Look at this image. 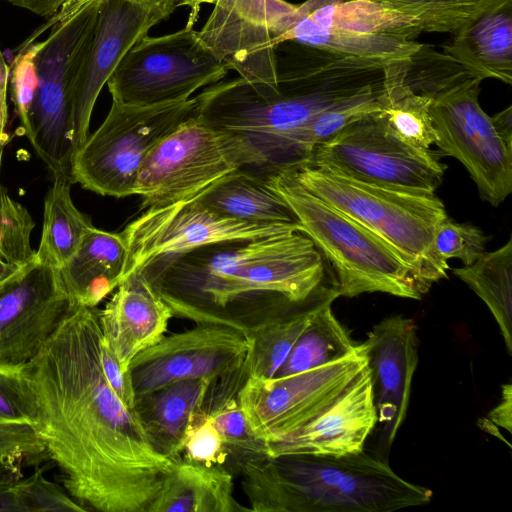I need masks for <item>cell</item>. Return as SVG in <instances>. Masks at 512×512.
I'll return each mask as SVG.
<instances>
[{"label": "cell", "instance_id": "cell-1", "mask_svg": "<svg viewBox=\"0 0 512 512\" xmlns=\"http://www.w3.org/2000/svg\"><path fill=\"white\" fill-rule=\"evenodd\" d=\"M99 309L74 305L22 366L33 429L64 489L88 510L147 512L177 459L162 453L136 409L107 381Z\"/></svg>", "mask_w": 512, "mask_h": 512}, {"label": "cell", "instance_id": "cell-2", "mask_svg": "<svg viewBox=\"0 0 512 512\" xmlns=\"http://www.w3.org/2000/svg\"><path fill=\"white\" fill-rule=\"evenodd\" d=\"M140 272L174 316L247 336L327 279L322 254L300 231L214 243Z\"/></svg>", "mask_w": 512, "mask_h": 512}, {"label": "cell", "instance_id": "cell-3", "mask_svg": "<svg viewBox=\"0 0 512 512\" xmlns=\"http://www.w3.org/2000/svg\"><path fill=\"white\" fill-rule=\"evenodd\" d=\"M374 83L325 88L279 85L278 95L264 97L237 77L212 84L197 95L196 116L237 137L250 156V171L266 177L300 165L295 137L310 119Z\"/></svg>", "mask_w": 512, "mask_h": 512}, {"label": "cell", "instance_id": "cell-4", "mask_svg": "<svg viewBox=\"0 0 512 512\" xmlns=\"http://www.w3.org/2000/svg\"><path fill=\"white\" fill-rule=\"evenodd\" d=\"M289 170L306 190L389 246L427 289L447 277L449 265L435 253L433 240L448 215L435 193L372 184L308 163Z\"/></svg>", "mask_w": 512, "mask_h": 512}, {"label": "cell", "instance_id": "cell-5", "mask_svg": "<svg viewBox=\"0 0 512 512\" xmlns=\"http://www.w3.org/2000/svg\"><path fill=\"white\" fill-rule=\"evenodd\" d=\"M330 262L339 296L382 292L419 300L429 289L389 246L300 185L289 169L265 177Z\"/></svg>", "mask_w": 512, "mask_h": 512}, {"label": "cell", "instance_id": "cell-6", "mask_svg": "<svg viewBox=\"0 0 512 512\" xmlns=\"http://www.w3.org/2000/svg\"><path fill=\"white\" fill-rule=\"evenodd\" d=\"M102 0H69L53 19L35 56L37 88L21 127L53 177L70 176L75 152L73 95L89 51Z\"/></svg>", "mask_w": 512, "mask_h": 512}, {"label": "cell", "instance_id": "cell-7", "mask_svg": "<svg viewBox=\"0 0 512 512\" xmlns=\"http://www.w3.org/2000/svg\"><path fill=\"white\" fill-rule=\"evenodd\" d=\"M289 490L290 512H389L422 506L432 491L364 452L274 458Z\"/></svg>", "mask_w": 512, "mask_h": 512}, {"label": "cell", "instance_id": "cell-8", "mask_svg": "<svg viewBox=\"0 0 512 512\" xmlns=\"http://www.w3.org/2000/svg\"><path fill=\"white\" fill-rule=\"evenodd\" d=\"M196 97L152 106L112 101L105 120L71 159L73 183L103 196L134 195L139 169L149 152L196 114Z\"/></svg>", "mask_w": 512, "mask_h": 512}, {"label": "cell", "instance_id": "cell-9", "mask_svg": "<svg viewBox=\"0 0 512 512\" xmlns=\"http://www.w3.org/2000/svg\"><path fill=\"white\" fill-rule=\"evenodd\" d=\"M250 156L234 135L215 129L196 114L164 137L144 159L134 195L140 211L198 196L229 172L251 170Z\"/></svg>", "mask_w": 512, "mask_h": 512}, {"label": "cell", "instance_id": "cell-10", "mask_svg": "<svg viewBox=\"0 0 512 512\" xmlns=\"http://www.w3.org/2000/svg\"><path fill=\"white\" fill-rule=\"evenodd\" d=\"M229 68L193 27L160 37L146 35L122 57L109 77L112 101L152 106L182 101L201 87L221 81Z\"/></svg>", "mask_w": 512, "mask_h": 512}, {"label": "cell", "instance_id": "cell-11", "mask_svg": "<svg viewBox=\"0 0 512 512\" xmlns=\"http://www.w3.org/2000/svg\"><path fill=\"white\" fill-rule=\"evenodd\" d=\"M439 156L436 151L405 142L379 111L352 122L317 145L306 163L372 184L435 193L447 168Z\"/></svg>", "mask_w": 512, "mask_h": 512}, {"label": "cell", "instance_id": "cell-12", "mask_svg": "<svg viewBox=\"0 0 512 512\" xmlns=\"http://www.w3.org/2000/svg\"><path fill=\"white\" fill-rule=\"evenodd\" d=\"M300 228L299 223H261L224 216L204 205L197 196L148 208L121 232L127 250L121 282L133 272L207 245L284 234Z\"/></svg>", "mask_w": 512, "mask_h": 512}, {"label": "cell", "instance_id": "cell-13", "mask_svg": "<svg viewBox=\"0 0 512 512\" xmlns=\"http://www.w3.org/2000/svg\"><path fill=\"white\" fill-rule=\"evenodd\" d=\"M367 366L363 344L352 355L282 378H247L238 402L256 439L271 442L301 428L340 398Z\"/></svg>", "mask_w": 512, "mask_h": 512}, {"label": "cell", "instance_id": "cell-14", "mask_svg": "<svg viewBox=\"0 0 512 512\" xmlns=\"http://www.w3.org/2000/svg\"><path fill=\"white\" fill-rule=\"evenodd\" d=\"M295 11L284 0H218L198 35L229 70L272 97L280 93L276 46Z\"/></svg>", "mask_w": 512, "mask_h": 512}, {"label": "cell", "instance_id": "cell-15", "mask_svg": "<svg viewBox=\"0 0 512 512\" xmlns=\"http://www.w3.org/2000/svg\"><path fill=\"white\" fill-rule=\"evenodd\" d=\"M481 81H468L435 97L430 115L435 145L464 165L483 200L498 206L512 192V147L479 105Z\"/></svg>", "mask_w": 512, "mask_h": 512}, {"label": "cell", "instance_id": "cell-16", "mask_svg": "<svg viewBox=\"0 0 512 512\" xmlns=\"http://www.w3.org/2000/svg\"><path fill=\"white\" fill-rule=\"evenodd\" d=\"M249 350V337L226 325L197 324L164 336L130 363L128 372L135 397L183 380L230 376L245 365Z\"/></svg>", "mask_w": 512, "mask_h": 512}, {"label": "cell", "instance_id": "cell-17", "mask_svg": "<svg viewBox=\"0 0 512 512\" xmlns=\"http://www.w3.org/2000/svg\"><path fill=\"white\" fill-rule=\"evenodd\" d=\"M73 306L59 269L35 254L0 282V361L31 360Z\"/></svg>", "mask_w": 512, "mask_h": 512}, {"label": "cell", "instance_id": "cell-18", "mask_svg": "<svg viewBox=\"0 0 512 512\" xmlns=\"http://www.w3.org/2000/svg\"><path fill=\"white\" fill-rule=\"evenodd\" d=\"M362 344L373 384L380 432L378 448L384 459L409 405L418 364L416 326L409 318L391 315L377 323Z\"/></svg>", "mask_w": 512, "mask_h": 512}, {"label": "cell", "instance_id": "cell-19", "mask_svg": "<svg viewBox=\"0 0 512 512\" xmlns=\"http://www.w3.org/2000/svg\"><path fill=\"white\" fill-rule=\"evenodd\" d=\"M161 19L140 4L102 0L94 36L73 95L75 151L89 135L95 102L125 53Z\"/></svg>", "mask_w": 512, "mask_h": 512}, {"label": "cell", "instance_id": "cell-20", "mask_svg": "<svg viewBox=\"0 0 512 512\" xmlns=\"http://www.w3.org/2000/svg\"><path fill=\"white\" fill-rule=\"evenodd\" d=\"M377 424L373 384L368 365L351 387L307 424L265 443L266 455L341 456L360 452Z\"/></svg>", "mask_w": 512, "mask_h": 512}, {"label": "cell", "instance_id": "cell-21", "mask_svg": "<svg viewBox=\"0 0 512 512\" xmlns=\"http://www.w3.org/2000/svg\"><path fill=\"white\" fill-rule=\"evenodd\" d=\"M110 300L99 310L103 339L121 369L128 372L133 358L158 343L174 317L157 289L136 271L116 288Z\"/></svg>", "mask_w": 512, "mask_h": 512}, {"label": "cell", "instance_id": "cell-22", "mask_svg": "<svg viewBox=\"0 0 512 512\" xmlns=\"http://www.w3.org/2000/svg\"><path fill=\"white\" fill-rule=\"evenodd\" d=\"M127 250L121 233L91 227L71 258L59 268L73 305L96 307L121 283Z\"/></svg>", "mask_w": 512, "mask_h": 512}, {"label": "cell", "instance_id": "cell-23", "mask_svg": "<svg viewBox=\"0 0 512 512\" xmlns=\"http://www.w3.org/2000/svg\"><path fill=\"white\" fill-rule=\"evenodd\" d=\"M336 282L328 278L307 298L295 301L249 332L248 377L271 379L285 362L313 314L338 298Z\"/></svg>", "mask_w": 512, "mask_h": 512}, {"label": "cell", "instance_id": "cell-24", "mask_svg": "<svg viewBox=\"0 0 512 512\" xmlns=\"http://www.w3.org/2000/svg\"><path fill=\"white\" fill-rule=\"evenodd\" d=\"M454 34L445 54L482 79L512 83V1L484 12Z\"/></svg>", "mask_w": 512, "mask_h": 512}, {"label": "cell", "instance_id": "cell-25", "mask_svg": "<svg viewBox=\"0 0 512 512\" xmlns=\"http://www.w3.org/2000/svg\"><path fill=\"white\" fill-rule=\"evenodd\" d=\"M233 497V478L221 464L179 458L147 512L247 511Z\"/></svg>", "mask_w": 512, "mask_h": 512}, {"label": "cell", "instance_id": "cell-26", "mask_svg": "<svg viewBox=\"0 0 512 512\" xmlns=\"http://www.w3.org/2000/svg\"><path fill=\"white\" fill-rule=\"evenodd\" d=\"M213 379L183 380L136 399V410L156 447L179 459L185 431L202 408Z\"/></svg>", "mask_w": 512, "mask_h": 512}, {"label": "cell", "instance_id": "cell-27", "mask_svg": "<svg viewBox=\"0 0 512 512\" xmlns=\"http://www.w3.org/2000/svg\"><path fill=\"white\" fill-rule=\"evenodd\" d=\"M215 212L261 223H298L287 203L264 177L239 168L224 175L197 196Z\"/></svg>", "mask_w": 512, "mask_h": 512}, {"label": "cell", "instance_id": "cell-28", "mask_svg": "<svg viewBox=\"0 0 512 512\" xmlns=\"http://www.w3.org/2000/svg\"><path fill=\"white\" fill-rule=\"evenodd\" d=\"M292 42L331 54L399 61L410 58L423 44L415 40L376 34H362L326 27L307 16L297 17L279 37L278 44Z\"/></svg>", "mask_w": 512, "mask_h": 512}, {"label": "cell", "instance_id": "cell-29", "mask_svg": "<svg viewBox=\"0 0 512 512\" xmlns=\"http://www.w3.org/2000/svg\"><path fill=\"white\" fill-rule=\"evenodd\" d=\"M72 183L70 176H55L44 201L43 229L36 256L57 269L71 258L93 227L72 201Z\"/></svg>", "mask_w": 512, "mask_h": 512}, {"label": "cell", "instance_id": "cell-30", "mask_svg": "<svg viewBox=\"0 0 512 512\" xmlns=\"http://www.w3.org/2000/svg\"><path fill=\"white\" fill-rule=\"evenodd\" d=\"M487 305L512 355V238L473 264L453 270Z\"/></svg>", "mask_w": 512, "mask_h": 512}, {"label": "cell", "instance_id": "cell-31", "mask_svg": "<svg viewBox=\"0 0 512 512\" xmlns=\"http://www.w3.org/2000/svg\"><path fill=\"white\" fill-rule=\"evenodd\" d=\"M305 16L326 27L362 34L414 40L422 32L417 18L379 0H347L326 5Z\"/></svg>", "mask_w": 512, "mask_h": 512}, {"label": "cell", "instance_id": "cell-32", "mask_svg": "<svg viewBox=\"0 0 512 512\" xmlns=\"http://www.w3.org/2000/svg\"><path fill=\"white\" fill-rule=\"evenodd\" d=\"M332 303L320 307L300 335L285 362L273 378L305 372L355 353V344L345 327L336 319Z\"/></svg>", "mask_w": 512, "mask_h": 512}, {"label": "cell", "instance_id": "cell-33", "mask_svg": "<svg viewBox=\"0 0 512 512\" xmlns=\"http://www.w3.org/2000/svg\"><path fill=\"white\" fill-rule=\"evenodd\" d=\"M402 61H394L384 68L382 113L401 139L429 150L436 141L430 115L432 99L413 92L403 83Z\"/></svg>", "mask_w": 512, "mask_h": 512}, {"label": "cell", "instance_id": "cell-34", "mask_svg": "<svg viewBox=\"0 0 512 512\" xmlns=\"http://www.w3.org/2000/svg\"><path fill=\"white\" fill-rule=\"evenodd\" d=\"M383 108V80L372 84L310 119L295 137V150L300 165L306 163L314 148L352 122Z\"/></svg>", "mask_w": 512, "mask_h": 512}, {"label": "cell", "instance_id": "cell-35", "mask_svg": "<svg viewBox=\"0 0 512 512\" xmlns=\"http://www.w3.org/2000/svg\"><path fill=\"white\" fill-rule=\"evenodd\" d=\"M402 71L405 85L432 100L468 81L483 80L451 56L440 54L426 45L402 61Z\"/></svg>", "mask_w": 512, "mask_h": 512}, {"label": "cell", "instance_id": "cell-36", "mask_svg": "<svg viewBox=\"0 0 512 512\" xmlns=\"http://www.w3.org/2000/svg\"><path fill=\"white\" fill-rule=\"evenodd\" d=\"M379 1L417 18L420 22L422 32L440 33H454L465 24L479 17L484 12L505 3L457 0Z\"/></svg>", "mask_w": 512, "mask_h": 512}, {"label": "cell", "instance_id": "cell-37", "mask_svg": "<svg viewBox=\"0 0 512 512\" xmlns=\"http://www.w3.org/2000/svg\"><path fill=\"white\" fill-rule=\"evenodd\" d=\"M34 226L27 209L0 187V282L35 256L30 243Z\"/></svg>", "mask_w": 512, "mask_h": 512}, {"label": "cell", "instance_id": "cell-38", "mask_svg": "<svg viewBox=\"0 0 512 512\" xmlns=\"http://www.w3.org/2000/svg\"><path fill=\"white\" fill-rule=\"evenodd\" d=\"M239 466L250 511L290 512L289 490L274 458H251Z\"/></svg>", "mask_w": 512, "mask_h": 512}, {"label": "cell", "instance_id": "cell-39", "mask_svg": "<svg viewBox=\"0 0 512 512\" xmlns=\"http://www.w3.org/2000/svg\"><path fill=\"white\" fill-rule=\"evenodd\" d=\"M11 512L87 511L68 492L49 481L42 469L20 478L6 490Z\"/></svg>", "mask_w": 512, "mask_h": 512}, {"label": "cell", "instance_id": "cell-40", "mask_svg": "<svg viewBox=\"0 0 512 512\" xmlns=\"http://www.w3.org/2000/svg\"><path fill=\"white\" fill-rule=\"evenodd\" d=\"M487 241L488 237L480 228L455 222L446 216L436 229L433 246L442 261L457 258L467 266L482 256Z\"/></svg>", "mask_w": 512, "mask_h": 512}, {"label": "cell", "instance_id": "cell-41", "mask_svg": "<svg viewBox=\"0 0 512 512\" xmlns=\"http://www.w3.org/2000/svg\"><path fill=\"white\" fill-rule=\"evenodd\" d=\"M182 458L207 465H223L228 459L222 438L202 408L192 417L182 442Z\"/></svg>", "mask_w": 512, "mask_h": 512}, {"label": "cell", "instance_id": "cell-42", "mask_svg": "<svg viewBox=\"0 0 512 512\" xmlns=\"http://www.w3.org/2000/svg\"><path fill=\"white\" fill-rule=\"evenodd\" d=\"M22 365L0 361V424L18 423L33 428V404L22 376Z\"/></svg>", "mask_w": 512, "mask_h": 512}, {"label": "cell", "instance_id": "cell-43", "mask_svg": "<svg viewBox=\"0 0 512 512\" xmlns=\"http://www.w3.org/2000/svg\"><path fill=\"white\" fill-rule=\"evenodd\" d=\"M44 456V444L31 426L0 424V462L20 467L22 463H39Z\"/></svg>", "mask_w": 512, "mask_h": 512}, {"label": "cell", "instance_id": "cell-44", "mask_svg": "<svg viewBox=\"0 0 512 512\" xmlns=\"http://www.w3.org/2000/svg\"><path fill=\"white\" fill-rule=\"evenodd\" d=\"M40 42L22 48L13 60L11 73L12 100L20 119L25 124L38 84L35 56Z\"/></svg>", "mask_w": 512, "mask_h": 512}, {"label": "cell", "instance_id": "cell-45", "mask_svg": "<svg viewBox=\"0 0 512 512\" xmlns=\"http://www.w3.org/2000/svg\"><path fill=\"white\" fill-rule=\"evenodd\" d=\"M100 361L104 375L112 389L130 409H136V397L129 372L121 369L118 360L103 339L100 342Z\"/></svg>", "mask_w": 512, "mask_h": 512}, {"label": "cell", "instance_id": "cell-46", "mask_svg": "<svg viewBox=\"0 0 512 512\" xmlns=\"http://www.w3.org/2000/svg\"><path fill=\"white\" fill-rule=\"evenodd\" d=\"M512 385L510 383L502 385V393L500 402L494 409H492L487 417L480 420L479 426L482 429H486L492 426L488 431L490 434L499 437L503 440V437L498 434L499 427L506 429L511 433L512 427Z\"/></svg>", "mask_w": 512, "mask_h": 512}, {"label": "cell", "instance_id": "cell-47", "mask_svg": "<svg viewBox=\"0 0 512 512\" xmlns=\"http://www.w3.org/2000/svg\"><path fill=\"white\" fill-rule=\"evenodd\" d=\"M9 74L10 68L6 64L4 56L0 51V165L4 142V131L8 119L7 87Z\"/></svg>", "mask_w": 512, "mask_h": 512}, {"label": "cell", "instance_id": "cell-48", "mask_svg": "<svg viewBox=\"0 0 512 512\" xmlns=\"http://www.w3.org/2000/svg\"><path fill=\"white\" fill-rule=\"evenodd\" d=\"M11 4L25 8L37 15L48 16L57 13L69 0H7Z\"/></svg>", "mask_w": 512, "mask_h": 512}, {"label": "cell", "instance_id": "cell-49", "mask_svg": "<svg viewBox=\"0 0 512 512\" xmlns=\"http://www.w3.org/2000/svg\"><path fill=\"white\" fill-rule=\"evenodd\" d=\"M491 119L499 136L512 147V106L491 116Z\"/></svg>", "mask_w": 512, "mask_h": 512}, {"label": "cell", "instance_id": "cell-50", "mask_svg": "<svg viewBox=\"0 0 512 512\" xmlns=\"http://www.w3.org/2000/svg\"><path fill=\"white\" fill-rule=\"evenodd\" d=\"M142 5L161 20L168 18L175 10V0H126Z\"/></svg>", "mask_w": 512, "mask_h": 512}, {"label": "cell", "instance_id": "cell-51", "mask_svg": "<svg viewBox=\"0 0 512 512\" xmlns=\"http://www.w3.org/2000/svg\"><path fill=\"white\" fill-rule=\"evenodd\" d=\"M20 467L0 462V493L21 478Z\"/></svg>", "mask_w": 512, "mask_h": 512}, {"label": "cell", "instance_id": "cell-52", "mask_svg": "<svg viewBox=\"0 0 512 512\" xmlns=\"http://www.w3.org/2000/svg\"><path fill=\"white\" fill-rule=\"evenodd\" d=\"M347 0H306L300 5H296L295 18L305 16L312 11L324 7L326 5L339 3Z\"/></svg>", "mask_w": 512, "mask_h": 512}, {"label": "cell", "instance_id": "cell-53", "mask_svg": "<svg viewBox=\"0 0 512 512\" xmlns=\"http://www.w3.org/2000/svg\"><path fill=\"white\" fill-rule=\"evenodd\" d=\"M218 0H175L176 6H188L191 8L190 16L186 27H193L198 20L200 6L203 3L216 4Z\"/></svg>", "mask_w": 512, "mask_h": 512}, {"label": "cell", "instance_id": "cell-54", "mask_svg": "<svg viewBox=\"0 0 512 512\" xmlns=\"http://www.w3.org/2000/svg\"><path fill=\"white\" fill-rule=\"evenodd\" d=\"M452 1H455V0H452ZM457 1H476V2H494V3H501V2H506V1H510V0H457Z\"/></svg>", "mask_w": 512, "mask_h": 512}]
</instances>
